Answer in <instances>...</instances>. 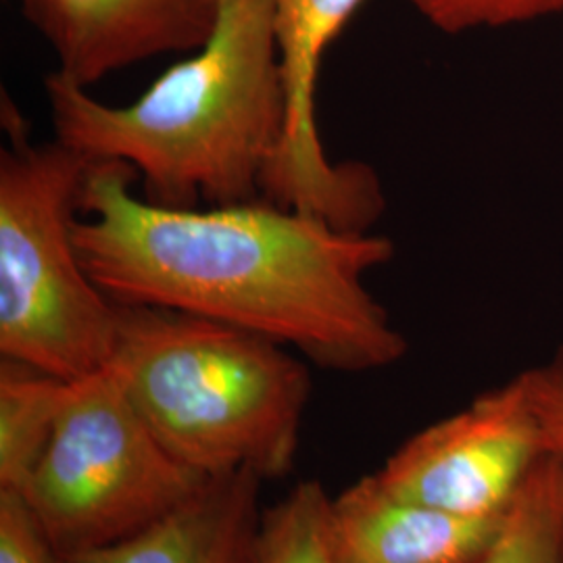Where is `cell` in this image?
<instances>
[{"label": "cell", "instance_id": "10", "mask_svg": "<svg viewBox=\"0 0 563 563\" xmlns=\"http://www.w3.org/2000/svg\"><path fill=\"white\" fill-rule=\"evenodd\" d=\"M263 483L251 470L213 476L192 499L139 534L63 562L253 563Z\"/></svg>", "mask_w": 563, "mask_h": 563}, {"label": "cell", "instance_id": "2", "mask_svg": "<svg viewBox=\"0 0 563 563\" xmlns=\"http://www.w3.org/2000/svg\"><path fill=\"white\" fill-rule=\"evenodd\" d=\"M55 139L88 162H120L144 199L174 209L265 201L286 139L288 97L274 0H222L201 48L136 101L107 104L57 71L44 78Z\"/></svg>", "mask_w": 563, "mask_h": 563}, {"label": "cell", "instance_id": "1", "mask_svg": "<svg viewBox=\"0 0 563 563\" xmlns=\"http://www.w3.org/2000/svg\"><path fill=\"white\" fill-rule=\"evenodd\" d=\"M134 169L92 163L74 241L113 301L257 332L309 362L362 374L401 362L407 339L365 276L395 257L383 234L255 201L174 209L132 190Z\"/></svg>", "mask_w": 563, "mask_h": 563}, {"label": "cell", "instance_id": "13", "mask_svg": "<svg viewBox=\"0 0 563 563\" xmlns=\"http://www.w3.org/2000/svg\"><path fill=\"white\" fill-rule=\"evenodd\" d=\"M332 499L320 481H302L263 509L253 563H342Z\"/></svg>", "mask_w": 563, "mask_h": 563}, {"label": "cell", "instance_id": "9", "mask_svg": "<svg viewBox=\"0 0 563 563\" xmlns=\"http://www.w3.org/2000/svg\"><path fill=\"white\" fill-rule=\"evenodd\" d=\"M332 514L342 563H481L507 518H465L402 499L376 472L336 495Z\"/></svg>", "mask_w": 563, "mask_h": 563}, {"label": "cell", "instance_id": "15", "mask_svg": "<svg viewBox=\"0 0 563 563\" xmlns=\"http://www.w3.org/2000/svg\"><path fill=\"white\" fill-rule=\"evenodd\" d=\"M0 563H65L15 490H0Z\"/></svg>", "mask_w": 563, "mask_h": 563}, {"label": "cell", "instance_id": "16", "mask_svg": "<svg viewBox=\"0 0 563 563\" xmlns=\"http://www.w3.org/2000/svg\"><path fill=\"white\" fill-rule=\"evenodd\" d=\"M530 378L543 423L544 449L563 457V349L549 362L530 367Z\"/></svg>", "mask_w": 563, "mask_h": 563}, {"label": "cell", "instance_id": "5", "mask_svg": "<svg viewBox=\"0 0 563 563\" xmlns=\"http://www.w3.org/2000/svg\"><path fill=\"white\" fill-rule=\"evenodd\" d=\"M207 481L163 446L101 369L69 386L53 439L20 495L65 560L139 534Z\"/></svg>", "mask_w": 563, "mask_h": 563}, {"label": "cell", "instance_id": "3", "mask_svg": "<svg viewBox=\"0 0 563 563\" xmlns=\"http://www.w3.org/2000/svg\"><path fill=\"white\" fill-rule=\"evenodd\" d=\"M107 372L181 463L213 478L286 476L311 397L307 365L257 332L153 305L118 302Z\"/></svg>", "mask_w": 563, "mask_h": 563}, {"label": "cell", "instance_id": "6", "mask_svg": "<svg viewBox=\"0 0 563 563\" xmlns=\"http://www.w3.org/2000/svg\"><path fill=\"white\" fill-rule=\"evenodd\" d=\"M547 455L528 369L413 434L376 472L402 499L465 518L504 516Z\"/></svg>", "mask_w": 563, "mask_h": 563}, {"label": "cell", "instance_id": "12", "mask_svg": "<svg viewBox=\"0 0 563 563\" xmlns=\"http://www.w3.org/2000/svg\"><path fill=\"white\" fill-rule=\"evenodd\" d=\"M481 563H563V457L547 453L509 505L504 532Z\"/></svg>", "mask_w": 563, "mask_h": 563}, {"label": "cell", "instance_id": "11", "mask_svg": "<svg viewBox=\"0 0 563 563\" xmlns=\"http://www.w3.org/2000/svg\"><path fill=\"white\" fill-rule=\"evenodd\" d=\"M71 383L0 360V490L20 493L42 460Z\"/></svg>", "mask_w": 563, "mask_h": 563}, {"label": "cell", "instance_id": "4", "mask_svg": "<svg viewBox=\"0 0 563 563\" xmlns=\"http://www.w3.org/2000/svg\"><path fill=\"white\" fill-rule=\"evenodd\" d=\"M0 355L65 383L107 367L118 305L81 265L74 223L92 162L63 142L36 144L2 95Z\"/></svg>", "mask_w": 563, "mask_h": 563}, {"label": "cell", "instance_id": "14", "mask_svg": "<svg viewBox=\"0 0 563 563\" xmlns=\"http://www.w3.org/2000/svg\"><path fill=\"white\" fill-rule=\"evenodd\" d=\"M443 34L504 30L563 13V0H405Z\"/></svg>", "mask_w": 563, "mask_h": 563}, {"label": "cell", "instance_id": "7", "mask_svg": "<svg viewBox=\"0 0 563 563\" xmlns=\"http://www.w3.org/2000/svg\"><path fill=\"white\" fill-rule=\"evenodd\" d=\"M363 2L274 0L288 118L265 201L313 213L346 230H365L378 222L384 211L383 186L372 167L328 157L316 97L323 57Z\"/></svg>", "mask_w": 563, "mask_h": 563}, {"label": "cell", "instance_id": "8", "mask_svg": "<svg viewBox=\"0 0 563 563\" xmlns=\"http://www.w3.org/2000/svg\"><path fill=\"white\" fill-rule=\"evenodd\" d=\"M25 21L81 88L136 63L188 55L211 36L222 0H20Z\"/></svg>", "mask_w": 563, "mask_h": 563}]
</instances>
